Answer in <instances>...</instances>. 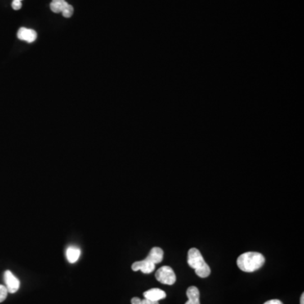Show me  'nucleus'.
Here are the masks:
<instances>
[{
  "label": "nucleus",
  "instance_id": "nucleus-1",
  "mask_svg": "<svg viewBox=\"0 0 304 304\" xmlns=\"http://www.w3.org/2000/svg\"><path fill=\"white\" fill-rule=\"evenodd\" d=\"M265 259L262 254L258 252H247L241 255L237 260V265L244 272H254L262 267Z\"/></svg>",
  "mask_w": 304,
  "mask_h": 304
},
{
  "label": "nucleus",
  "instance_id": "nucleus-2",
  "mask_svg": "<svg viewBox=\"0 0 304 304\" xmlns=\"http://www.w3.org/2000/svg\"><path fill=\"white\" fill-rule=\"evenodd\" d=\"M156 278L162 284L169 286L174 284L176 282V275L172 268L169 266H162L160 268L156 273Z\"/></svg>",
  "mask_w": 304,
  "mask_h": 304
},
{
  "label": "nucleus",
  "instance_id": "nucleus-3",
  "mask_svg": "<svg viewBox=\"0 0 304 304\" xmlns=\"http://www.w3.org/2000/svg\"><path fill=\"white\" fill-rule=\"evenodd\" d=\"M188 264L194 270H199L207 265L201 253L197 248H190L188 253Z\"/></svg>",
  "mask_w": 304,
  "mask_h": 304
},
{
  "label": "nucleus",
  "instance_id": "nucleus-4",
  "mask_svg": "<svg viewBox=\"0 0 304 304\" xmlns=\"http://www.w3.org/2000/svg\"><path fill=\"white\" fill-rule=\"evenodd\" d=\"M5 287L7 288L8 292L15 293L20 288V282L16 276L10 270H6L4 274Z\"/></svg>",
  "mask_w": 304,
  "mask_h": 304
},
{
  "label": "nucleus",
  "instance_id": "nucleus-5",
  "mask_svg": "<svg viewBox=\"0 0 304 304\" xmlns=\"http://www.w3.org/2000/svg\"><path fill=\"white\" fill-rule=\"evenodd\" d=\"M155 267H156V265L150 262V260H148L147 259L140 260V261H136L132 265V270L134 271L141 270L144 274H150L155 270Z\"/></svg>",
  "mask_w": 304,
  "mask_h": 304
},
{
  "label": "nucleus",
  "instance_id": "nucleus-6",
  "mask_svg": "<svg viewBox=\"0 0 304 304\" xmlns=\"http://www.w3.org/2000/svg\"><path fill=\"white\" fill-rule=\"evenodd\" d=\"M17 37L21 41H25V42L32 43V42H35L36 39H37V34L34 30L26 28V27H21L18 31Z\"/></svg>",
  "mask_w": 304,
  "mask_h": 304
},
{
  "label": "nucleus",
  "instance_id": "nucleus-7",
  "mask_svg": "<svg viewBox=\"0 0 304 304\" xmlns=\"http://www.w3.org/2000/svg\"><path fill=\"white\" fill-rule=\"evenodd\" d=\"M144 297L154 302H159L160 300L164 299L165 297H167V294L164 291L159 288H152L144 292Z\"/></svg>",
  "mask_w": 304,
  "mask_h": 304
},
{
  "label": "nucleus",
  "instance_id": "nucleus-8",
  "mask_svg": "<svg viewBox=\"0 0 304 304\" xmlns=\"http://www.w3.org/2000/svg\"><path fill=\"white\" fill-rule=\"evenodd\" d=\"M163 255H164V253H163L162 248L155 247V248H151V250L150 251V253L145 259L150 260V262L153 263L155 265H157V264L162 262L163 260Z\"/></svg>",
  "mask_w": 304,
  "mask_h": 304
},
{
  "label": "nucleus",
  "instance_id": "nucleus-9",
  "mask_svg": "<svg viewBox=\"0 0 304 304\" xmlns=\"http://www.w3.org/2000/svg\"><path fill=\"white\" fill-rule=\"evenodd\" d=\"M187 297L189 298L185 304H200L199 302V291L196 287H189L187 290Z\"/></svg>",
  "mask_w": 304,
  "mask_h": 304
},
{
  "label": "nucleus",
  "instance_id": "nucleus-10",
  "mask_svg": "<svg viewBox=\"0 0 304 304\" xmlns=\"http://www.w3.org/2000/svg\"><path fill=\"white\" fill-rule=\"evenodd\" d=\"M69 4L65 0H53L50 4V9L54 13H63L67 8L69 7Z\"/></svg>",
  "mask_w": 304,
  "mask_h": 304
},
{
  "label": "nucleus",
  "instance_id": "nucleus-11",
  "mask_svg": "<svg viewBox=\"0 0 304 304\" xmlns=\"http://www.w3.org/2000/svg\"><path fill=\"white\" fill-rule=\"evenodd\" d=\"M81 256V249L76 246H69L67 248L66 257L69 263H75Z\"/></svg>",
  "mask_w": 304,
  "mask_h": 304
},
{
  "label": "nucleus",
  "instance_id": "nucleus-12",
  "mask_svg": "<svg viewBox=\"0 0 304 304\" xmlns=\"http://www.w3.org/2000/svg\"><path fill=\"white\" fill-rule=\"evenodd\" d=\"M131 303L132 304H159V302H154V301H151V300L147 299V298H145V299H140L139 297H133L132 299H131Z\"/></svg>",
  "mask_w": 304,
  "mask_h": 304
},
{
  "label": "nucleus",
  "instance_id": "nucleus-13",
  "mask_svg": "<svg viewBox=\"0 0 304 304\" xmlns=\"http://www.w3.org/2000/svg\"><path fill=\"white\" fill-rule=\"evenodd\" d=\"M8 290L4 285H0V302H4L8 296Z\"/></svg>",
  "mask_w": 304,
  "mask_h": 304
},
{
  "label": "nucleus",
  "instance_id": "nucleus-14",
  "mask_svg": "<svg viewBox=\"0 0 304 304\" xmlns=\"http://www.w3.org/2000/svg\"><path fill=\"white\" fill-rule=\"evenodd\" d=\"M22 7V4L20 1H18V0H13L12 2V8L15 10H19L20 9H21Z\"/></svg>",
  "mask_w": 304,
  "mask_h": 304
},
{
  "label": "nucleus",
  "instance_id": "nucleus-15",
  "mask_svg": "<svg viewBox=\"0 0 304 304\" xmlns=\"http://www.w3.org/2000/svg\"><path fill=\"white\" fill-rule=\"evenodd\" d=\"M264 304H283L282 303L280 300L278 299H272L270 300V301H267V302H265Z\"/></svg>",
  "mask_w": 304,
  "mask_h": 304
},
{
  "label": "nucleus",
  "instance_id": "nucleus-16",
  "mask_svg": "<svg viewBox=\"0 0 304 304\" xmlns=\"http://www.w3.org/2000/svg\"><path fill=\"white\" fill-rule=\"evenodd\" d=\"M300 304H304V294L302 293L301 300H300Z\"/></svg>",
  "mask_w": 304,
  "mask_h": 304
},
{
  "label": "nucleus",
  "instance_id": "nucleus-17",
  "mask_svg": "<svg viewBox=\"0 0 304 304\" xmlns=\"http://www.w3.org/2000/svg\"><path fill=\"white\" fill-rule=\"evenodd\" d=\"M18 1H20V2H21V1H22V0H18Z\"/></svg>",
  "mask_w": 304,
  "mask_h": 304
}]
</instances>
